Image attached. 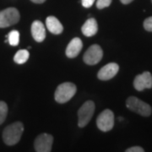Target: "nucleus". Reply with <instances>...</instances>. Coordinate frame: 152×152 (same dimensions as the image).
<instances>
[{
	"label": "nucleus",
	"mask_w": 152,
	"mask_h": 152,
	"mask_svg": "<svg viewBox=\"0 0 152 152\" xmlns=\"http://www.w3.org/2000/svg\"><path fill=\"white\" fill-rule=\"evenodd\" d=\"M29 56H30V53L27 50L21 49V50H19L15 53L14 57V61L18 64H23L27 61Z\"/></svg>",
	"instance_id": "nucleus-15"
},
{
	"label": "nucleus",
	"mask_w": 152,
	"mask_h": 152,
	"mask_svg": "<svg viewBox=\"0 0 152 152\" xmlns=\"http://www.w3.org/2000/svg\"><path fill=\"white\" fill-rule=\"evenodd\" d=\"M151 2H152V0H151Z\"/></svg>",
	"instance_id": "nucleus-25"
},
{
	"label": "nucleus",
	"mask_w": 152,
	"mask_h": 152,
	"mask_svg": "<svg viewBox=\"0 0 152 152\" xmlns=\"http://www.w3.org/2000/svg\"><path fill=\"white\" fill-rule=\"evenodd\" d=\"M145 150L140 146H133L126 150V152H144Z\"/></svg>",
	"instance_id": "nucleus-20"
},
{
	"label": "nucleus",
	"mask_w": 152,
	"mask_h": 152,
	"mask_svg": "<svg viewBox=\"0 0 152 152\" xmlns=\"http://www.w3.org/2000/svg\"><path fill=\"white\" fill-rule=\"evenodd\" d=\"M126 107L129 110L143 117H149L152 113L151 107L135 96H129L126 100Z\"/></svg>",
	"instance_id": "nucleus-3"
},
{
	"label": "nucleus",
	"mask_w": 152,
	"mask_h": 152,
	"mask_svg": "<svg viewBox=\"0 0 152 152\" xmlns=\"http://www.w3.org/2000/svg\"><path fill=\"white\" fill-rule=\"evenodd\" d=\"M20 13L15 8H8L0 11V28L9 27L20 20Z\"/></svg>",
	"instance_id": "nucleus-5"
},
{
	"label": "nucleus",
	"mask_w": 152,
	"mask_h": 152,
	"mask_svg": "<svg viewBox=\"0 0 152 152\" xmlns=\"http://www.w3.org/2000/svg\"><path fill=\"white\" fill-rule=\"evenodd\" d=\"M96 0H81L82 5L85 8H90L93 5V4L95 3Z\"/></svg>",
	"instance_id": "nucleus-21"
},
{
	"label": "nucleus",
	"mask_w": 152,
	"mask_h": 152,
	"mask_svg": "<svg viewBox=\"0 0 152 152\" xmlns=\"http://www.w3.org/2000/svg\"><path fill=\"white\" fill-rule=\"evenodd\" d=\"M118 119H119V121H123V120H124V118H123L122 117H120V118H118Z\"/></svg>",
	"instance_id": "nucleus-24"
},
{
	"label": "nucleus",
	"mask_w": 152,
	"mask_h": 152,
	"mask_svg": "<svg viewBox=\"0 0 152 152\" xmlns=\"http://www.w3.org/2000/svg\"><path fill=\"white\" fill-rule=\"evenodd\" d=\"M120 1L124 4H130L131 2H133L134 0H120Z\"/></svg>",
	"instance_id": "nucleus-22"
},
{
	"label": "nucleus",
	"mask_w": 152,
	"mask_h": 152,
	"mask_svg": "<svg viewBox=\"0 0 152 152\" xmlns=\"http://www.w3.org/2000/svg\"><path fill=\"white\" fill-rule=\"evenodd\" d=\"M81 31L82 33L86 37H90L95 36L98 31L97 22L94 18H91V19L87 20L81 27Z\"/></svg>",
	"instance_id": "nucleus-14"
},
{
	"label": "nucleus",
	"mask_w": 152,
	"mask_h": 152,
	"mask_svg": "<svg viewBox=\"0 0 152 152\" xmlns=\"http://www.w3.org/2000/svg\"><path fill=\"white\" fill-rule=\"evenodd\" d=\"M96 125L100 130L108 132L114 126V114L110 109H106L99 114L96 119Z\"/></svg>",
	"instance_id": "nucleus-6"
},
{
	"label": "nucleus",
	"mask_w": 152,
	"mask_h": 152,
	"mask_svg": "<svg viewBox=\"0 0 152 152\" xmlns=\"http://www.w3.org/2000/svg\"><path fill=\"white\" fill-rule=\"evenodd\" d=\"M31 34L34 40L37 42H42L46 38V29L42 22L40 20L33 21L31 25Z\"/></svg>",
	"instance_id": "nucleus-12"
},
{
	"label": "nucleus",
	"mask_w": 152,
	"mask_h": 152,
	"mask_svg": "<svg viewBox=\"0 0 152 152\" xmlns=\"http://www.w3.org/2000/svg\"><path fill=\"white\" fill-rule=\"evenodd\" d=\"M9 43L10 44L11 46L13 47H15V46H18L19 45V42H20V33L18 31H11L9 33Z\"/></svg>",
	"instance_id": "nucleus-16"
},
{
	"label": "nucleus",
	"mask_w": 152,
	"mask_h": 152,
	"mask_svg": "<svg viewBox=\"0 0 152 152\" xmlns=\"http://www.w3.org/2000/svg\"><path fill=\"white\" fill-rule=\"evenodd\" d=\"M53 137L48 134H41L36 138L34 142L35 151L37 152H50L52 151Z\"/></svg>",
	"instance_id": "nucleus-8"
},
{
	"label": "nucleus",
	"mask_w": 152,
	"mask_h": 152,
	"mask_svg": "<svg viewBox=\"0 0 152 152\" xmlns=\"http://www.w3.org/2000/svg\"><path fill=\"white\" fill-rule=\"evenodd\" d=\"M119 70V66L116 63H110L102 67L97 74V77L101 80H109L113 79Z\"/></svg>",
	"instance_id": "nucleus-10"
},
{
	"label": "nucleus",
	"mask_w": 152,
	"mask_h": 152,
	"mask_svg": "<svg viewBox=\"0 0 152 152\" xmlns=\"http://www.w3.org/2000/svg\"><path fill=\"white\" fill-rule=\"evenodd\" d=\"M144 28L147 31L152 32V16L149 17L144 21Z\"/></svg>",
	"instance_id": "nucleus-19"
},
{
	"label": "nucleus",
	"mask_w": 152,
	"mask_h": 152,
	"mask_svg": "<svg viewBox=\"0 0 152 152\" xmlns=\"http://www.w3.org/2000/svg\"><path fill=\"white\" fill-rule=\"evenodd\" d=\"M46 26L48 31L54 35L61 34L64 31L63 25L60 21L54 16H48L46 20Z\"/></svg>",
	"instance_id": "nucleus-13"
},
{
	"label": "nucleus",
	"mask_w": 152,
	"mask_h": 152,
	"mask_svg": "<svg viewBox=\"0 0 152 152\" xmlns=\"http://www.w3.org/2000/svg\"><path fill=\"white\" fill-rule=\"evenodd\" d=\"M102 57L103 51L102 48L99 45L94 44L87 49V51L84 54L83 59L88 65H95L102 60Z\"/></svg>",
	"instance_id": "nucleus-7"
},
{
	"label": "nucleus",
	"mask_w": 152,
	"mask_h": 152,
	"mask_svg": "<svg viewBox=\"0 0 152 152\" xmlns=\"http://www.w3.org/2000/svg\"><path fill=\"white\" fill-rule=\"evenodd\" d=\"M31 1L35 3V4H42L46 0H31Z\"/></svg>",
	"instance_id": "nucleus-23"
},
{
	"label": "nucleus",
	"mask_w": 152,
	"mask_h": 152,
	"mask_svg": "<svg viewBox=\"0 0 152 152\" xmlns=\"http://www.w3.org/2000/svg\"><path fill=\"white\" fill-rule=\"evenodd\" d=\"M7 114H8L7 104L3 101H0V125L5 121Z\"/></svg>",
	"instance_id": "nucleus-17"
},
{
	"label": "nucleus",
	"mask_w": 152,
	"mask_h": 152,
	"mask_svg": "<svg viewBox=\"0 0 152 152\" xmlns=\"http://www.w3.org/2000/svg\"><path fill=\"white\" fill-rule=\"evenodd\" d=\"M134 87L136 91H142L145 89H151L152 88V75L145 71L140 75H136L134 80Z\"/></svg>",
	"instance_id": "nucleus-9"
},
{
	"label": "nucleus",
	"mask_w": 152,
	"mask_h": 152,
	"mask_svg": "<svg viewBox=\"0 0 152 152\" xmlns=\"http://www.w3.org/2000/svg\"><path fill=\"white\" fill-rule=\"evenodd\" d=\"M95 108L96 106L92 101H87L80 107L78 111V126L80 128H84L90 123L95 113Z\"/></svg>",
	"instance_id": "nucleus-4"
},
{
	"label": "nucleus",
	"mask_w": 152,
	"mask_h": 152,
	"mask_svg": "<svg viewBox=\"0 0 152 152\" xmlns=\"http://www.w3.org/2000/svg\"><path fill=\"white\" fill-rule=\"evenodd\" d=\"M24 132V125L21 122H15L7 126L3 132V140L7 145H15L20 140Z\"/></svg>",
	"instance_id": "nucleus-1"
},
{
	"label": "nucleus",
	"mask_w": 152,
	"mask_h": 152,
	"mask_svg": "<svg viewBox=\"0 0 152 152\" xmlns=\"http://www.w3.org/2000/svg\"><path fill=\"white\" fill-rule=\"evenodd\" d=\"M77 87L71 82H64L57 87L54 97L58 103H66L75 95Z\"/></svg>",
	"instance_id": "nucleus-2"
},
{
	"label": "nucleus",
	"mask_w": 152,
	"mask_h": 152,
	"mask_svg": "<svg viewBox=\"0 0 152 152\" xmlns=\"http://www.w3.org/2000/svg\"><path fill=\"white\" fill-rule=\"evenodd\" d=\"M113 0H97L96 1V7L99 10H102L104 8L109 7L112 4Z\"/></svg>",
	"instance_id": "nucleus-18"
},
{
	"label": "nucleus",
	"mask_w": 152,
	"mask_h": 152,
	"mask_svg": "<svg viewBox=\"0 0 152 152\" xmlns=\"http://www.w3.org/2000/svg\"><path fill=\"white\" fill-rule=\"evenodd\" d=\"M82 48H83V43L80 38L75 37L72 39L66 48L67 57L69 58H74L77 57L80 53Z\"/></svg>",
	"instance_id": "nucleus-11"
}]
</instances>
